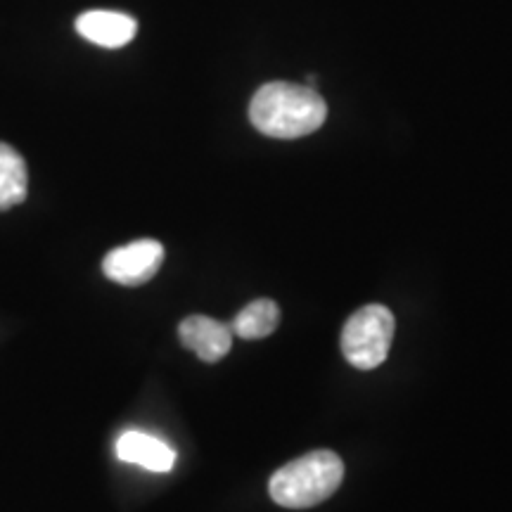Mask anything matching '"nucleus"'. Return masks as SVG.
<instances>
[{
  "instance_id": "f03ea898",
  "label": "nucleus",
  "mask_w": 512,
  "mask_h": 512,
  "mask_svg": "<svg viewBox=\"0 0 512 512\" xmlns=\"http://www.w3.org/2000/svg\"><path fill=\"white\" fill-rule=\"evenodd\" d=\"M344 479V463L335 451H311L280 467L268 482V494L278 505L304 510L328 501Z\"/></svg>"
},
{
  "instance_id": "7ed1b4c3",
  "label": "nucleus",
  "mask_w": 512,
  "mask_h": 512,
  "mask_svg": "<svg viewBox=\"0 0 512 512\" xmlns=\"http://www.w3.org/2000/svg\"><path fill=\"white\" fill-rule=\"evenodd\" d=\"M394 316L387 306L370 304L358 309L342 330V354L358 370L382 366L394 339Z\"/></svg>"
},
{
  "instance_id": "f257e3e1",
  "label": "nucleus",
  "mask_w": 512,
  "mask_h": 512,
  "mask_svg": "<svg viewBox=\"0 0 512 512\" xmlns=\"http://www.w3.org/2000/svg\"><path fill=\"white\" fill-rule=\"evenodd\" d=\"M328 105L316 88L273 81L261 86L249 102V121L268 138L294 140L318 131Z\"/></svg>"
},
{
  "instance_id": "0eeeda50",
  "label": "nucleus",
  "mask_w": 512,
  "mask_h": 512,
  "mask_svg": "<svg viewBox=\"0 0 512 512\" xmlns=\"http://www.w3.org/2000/svg\"><path fill=\"white\" fill-rule=\"evenodd\" d=\"M117 456L124 463H136L152 472H171L176 465L174 448L145 432L121 434L117 441Z\"/></svg>"
},
{
  "instance_id": "423d86ee",
  "label": "nucleus",
  "mask_w": 512,
  "mask_h": 512,
  "mask_svg": "<svg viewBox=\"0 0 512 512\" xmlns=\"http://www.w3.org/2000/svg\"><path fill=\"white\" fill-rule=\"evenodd\" d=\"M76 31L102 48H121L138 34V22L131 15L112 10H91L76 17Z\"/></svg>"
},
{
  "instance_id": "6e6552de",
  "label": "nucleus",
  "mask_w": 512,
  "mask_h": 512,
  "mask_svg": "<svg viewBox=\"0 0 512 512\" xmlns=\"http://www.w3.org/2000/svg\"><path fill=\"white\" fill-rule=\"evenodd\" d=\"M29 169L15 147L0 143V211H8L27 200Z\"/></svg>"
},
{
  "instance_id": "39448f33",
  "label": "nucleus",
  "mask_w": 512,
  "mask_h": 512,
  "mask_svg": "<svg viewBox=\"0 0 512 512\" xmlns=\"http://www.w3.org/2000/svg\"><path fill=\"white\" fill-rule=\"evenodd\" d=\"M183 347L195 351L204 363H219L233 347V330L209 316H190L178 325Z\"/></svg>"
},
{
  "instance_id": "1a4fd4ad",
  "label": "nucleus",
  "mask_w": 512,
  "mask_h": 512,
  "mask_svg": "<svg viewBox=\"0 0 512 512\" xmlns=\"http://www.w3.org/2000/svg\"><path fill=\"white\" fill-rule=\"evenodd\" d=\"M280 323V309L271 299H256L247 304L238 316H235L230 330L242 339H264L273 335Z\"/></svg>"
},
{
  "instance_id": "20e7f679",
  "label": "nucleus",
  "mask_w": 512,
  "mask_h": 512,
  "mask_svg": "<svg viewBox=\"0 0 512 512\" xmlns=\"http://www.w3.org/2000/svg\"><path fill=\"white\" fill-rule=\"evenodd\" d=\"M164 261V247L157 240H138L126 247L112 249L102 261V273L112 283L140 287L155 278Z\"/></svg>"
}]
</instances>
